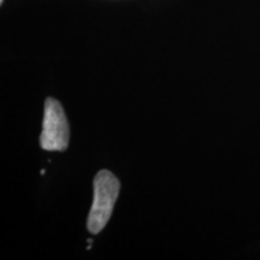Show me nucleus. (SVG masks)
<instances>
[{
    "label": "nucleus",
    "instance_id": "f257e3e1",
    "mask_svg": "<svg viewBox=\"0 0 260 260\" xmlns=\"http://www.w3.org/2000/svg\"><path fill=\"white\" fill-rule=\"evenodd\" d=\"M93 186L94 200L88 214L87 228L90 234H99L111 217L121 183L112 172L102 170L94 178Z\"/></svg>",
    "mask_w": 260,
    "mask_h": 260
},
{
    "label": "nucleus",
    "instance_id": "f03ea898",
    "mask_svg": "<svg viewBox=\"0 0 260 260\" xmlns=\"http://www.w3.org/2000/svg\"><path fill=\"white\" fill-rule=\"evenodd\" d=\"M70 129L63 106L53 98L45 102L44 122L40 136V146L46 151H60L68 148Z\"/></svg>",
    "mask_w": 260,
    "mask_h": 260
}]
</instances>
